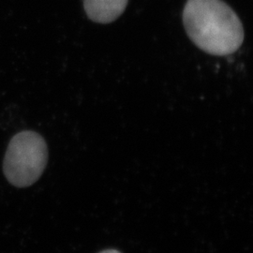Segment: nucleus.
<instances>
[{
  "label": "nucleus",
  "mask_w": 253,
  "mask_h": 253,
  "mask_svg": "<svg viewBox=\"0 0 253 253\" xmlns=\"http://www.w3.org/2000/svg\"><path fill=\"white\" fill-rule=\"evenodd\" d=\"M48 161L44 139L34 131H22L9 142L3 170L10 184L26 188L34 184L42 174Z\"/></svg>",
  "instance_id": "nucleus-2"
},
{
  "label": "nucleus",
  "mask_w": 253,
  "mask_h": 253,
  "mask_svg": "<svg viewBox=\"0 0 253 253\" xmlns=\"http://www.w3.org/2000/svg\"><path fill=\"white\" fill-rule=\"evenodd\" d=\"M183 23L192 42L208 54H233L244 41L240 19L222 0H188Z\"/></svg>",
  "instance_id": "nucleus-1"
},
{
  "label": "nucleus",
  "mask_w": 253,
  "mask_h": 253,
  "mask_svg": "<svg viewBox=\"0 0 253 253\" xmlns=\"http://www.w3.org/2000/svg\"><path fill=\"white\" fill-rule=\"evenodd\" d=\"M127 0H84L86 15L93 22L109 24L124 12Z\"/></svg>",
  "instance_id": "nucleus-3"
},
{
  "label": "nucleus",
  "mask_w": 253,
  "mask_h": 253,
  "mask_svg": "<svg viewBox=\"0 0 253 253\" xmlns=\"http://www.w3.org/2000/svg\"><path fill=\"white\" fill-rule=\"evenodd\" d=\"M100 253H119L118 251H116V250H107V251H104V252H101Z\"/></svg>",
  "instance_id": "nucleus-4"
}]
</instances>
